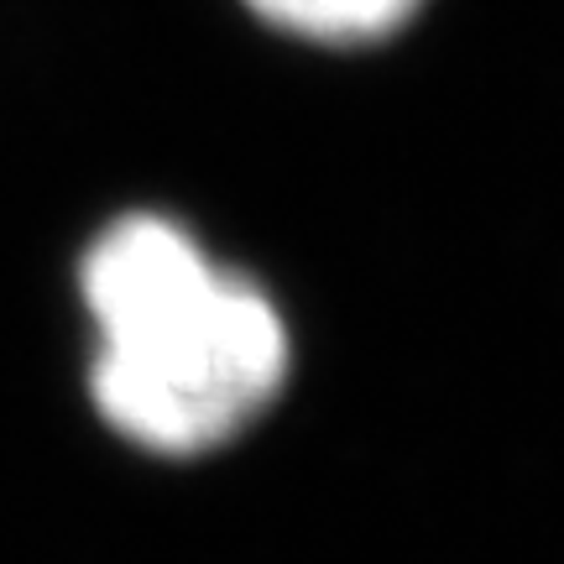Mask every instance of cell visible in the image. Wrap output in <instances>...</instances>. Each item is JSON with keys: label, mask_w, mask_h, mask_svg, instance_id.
Masks as SVG:
<instances>
[{"label": "cell", "mask_w": 564, "mask_h": 564, "mask_svg": "<svg viewBox=\"0 0 564 564\" xmlns=\"http://www.w3.org/2000/svg\"><path fill=\"white\" fill-rule=\"evenodd\" d=\"M79 293L95 324V413L147 455L220 449L288 382L293 340L278 303L167 215H121L100 230Z\"/></svg>", "instance_id": "6da1fadb"}, {"label": "cell", "mask_w": 564, "mask_h": 564, "mask_svg": "<svg viewBox=\"0 0 564 564\" xmlns=\"http://www.w3.org/2000/svg\"><path fill=\"white\" fill-rule=\"evenodd\" d=\"M267 26L308 42H377L398 32L419 0H246Z\"/></svg>", "instance_id": "7a4b0ae2"}]
</instances>
